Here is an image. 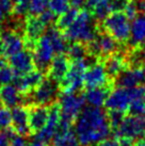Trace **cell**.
Segmentation results:
<instances>
[{"label":"cell","instance_id":"cell-11","mask_svg":"<svg viewBox=\"0 0 145 146\" xmlns=\"http://www.w3.org/2000/svg\"><path fill=\"white\" fill-rule=\"evenodd\" d=\"M113 83L106 73L105 66L101 60L96 61L94 64L90 65L83 75V86L85 89L97 88Z\"/></svg>","mask_w":145,"mask_h":146},{"label":"cell","instance_id":"cell-48","mask_svg":"<svg viewBox=\"0 0 145 146\" xmlns=\"http://www.w3.org/2000/svg\"><path fill=\"white\" fill-rule=\"evenodd\" d=\"M53 146H57V145H55V144H53Z\"/></svg>","mask_w":145,"mask_h":146},{"label":"cell","instance_id":"cell-21","mask_svg":"<svg viewBox=\"0 0 145 146\" xmlns=\"http://www.w3.org/2000/svg\"><path fill=\"white\" fill-rule=\"evenodd\" d=\"M113 90V83L104 85V86H97V88H90L85 89L83 93V97L85 102H88L89 106L100 108L105 106L106 100L108 98L109 94Z\"/></svg>","mask_w":145,"mask_h":146},{"label":"cell","instance_id":"cell-13","mask_svg":"<svg viewBox=\"0 0 145 146\" xmlns=\"http://www.w3.org/2000/svg\"><path fill=\"white\" fill-rule=\"evenodd\" d=\"M29 109V128L31 134H37L47 124L50 113V106L30 104Z\"/></svg>","mask_w":145,"mask_h":146},{"label":"cell","instance_id":"cell-2","mask_svg":"<svg viewBox=\"0 0 145 146\" xmlns=\"http://www.w3.org/2000/svg\"><path fill=\"white\" fill-rule=\"evenodd\" d=\"M94 16L89 9H81L76 19L69 28L62 31L65 38L71 42H81L88 44L93 41L100 31L99 25H94Z\"/></svg>","mask_w":145,"mask_h":146},{"label":"cell","instance_id":"cell-28","mask_svg":"<svg viewBox=\"0 0 145 146\" xmlns=\"http://www.w3.org/2000/svg\"><path fill=\"white\" fill-rule=\"evenodd\" d=\"M48 7L57 16H60L71 8L69 0H48Z\"/></svg>","mask_w":145,"mask_h":146},{"label":"cell","instance_id":"cell-18","mask_svg":"<svg viewBox=\"0 0 145 146\" xmlns=\"http://www.w3.org/2000/svg\"><path fill=\"white\" fill-rule=\"evenodd\" d=\"M104 66H105L106 73L108 77L114 81V79L117 78L125 69L129 67V62L127 58L118 52H115L105 58L102 60Z\"/></svg>","mask_w":145,"mask_h":146},{"label":"cell","instance_id":"cell-39","mask_svg":"<svg viewBox=\"0 0 145 146\" xmlns=\"http://www.w3.org/2000/svg\"><path fill=\"white\" fill-rule=\"evenodd\" d=\"M28 143L26 142V140L24 139V137H20V135H15L13 137L10 143V146H27Z\"/></svg>","mask_w":145,"mask_h":146},{"label":"cell","instance_id":"cell-10","mask_svg":"<svg viewBox=\"0 0 145 146\" xmlns=\"http://www.w3.org/2000/svg\"><path fill=\"white\" fill-rule=\"evenodd\" d=\"M59 83L48 77L45 78L43 82L33 92L30 93L32 98V104L50 106L51 104L56 102L57 97L59 96Z\"/></svg>","mask_w":145,"mask_h":146},{"label":"cell","instance_id":"cell-45","mask_svg":"<svg viewBox=\"0 0 145 146\" xmlns=\"http://www.w3.org/2000/svg\"><path fill=\"white\" fill-rule=\"evenodd\" d=\"M7 65H8V61H7L5 57H4V56L0 57V69L3 68L4 66H7Z\"/></svg>","mask_w":145,"mask_h":146},{"label":"cell","instance_id":"cell-27","mask_svg":"<svg viewBox=\"0 0 145 146\" xmlns=\"http://www.w3.org/2000/svg\"><path fill=\"white\" fill-rule=\"evenodd\" d=\"M30 13V0H13L12 15L18 17H26Z\"/></svg>","mask_w":145,"mask_h":146},{"label":"cell","instance_id":"cell-40","mask_svg":"<svg viewBox=\"0 0 145 146\" xmlns=\"http://www.w3.org/2000/svg\"><path fill=\"white\" fill-rule=\"evenodd\" d=\"M69 3H71L72 8L81 10L86 4V0H69Z\"/></svg>","mask_w":145,"mask_h":146},{"label":"cell","instance_id":"cell-47","mask_svg":"<svg viewBox=\"0 0 145 146\" xmlns=\"http://www.w3.org/2000/svg\"><path fill=\"white\" fill-rule=\"evenodd\" d=\"M4 14H5V13L3 12V10L0 8V21L3 19V15H4Z\"/></svg>","mask_w":145,"mask_h":146},{"label":"cell","instance_id":"cell-26","mask_svg":"<svg viewBox=\"0 0 145 146\" xmlns=\"http://www.w3.org/2000/svg\"><path fill=\"white\" fill-rule=\"evenodd\" d=\"M80 10H78V9H75V8H71L64 12L62 15L60 16H58L56 21V27L59 30L61 31H64L66 28H69V26L74 23V21L76 19L77 15H78V13H79Z\"/></svg>","mask_w":145,"mask_h":146},{"label":"cell","instance_id":"cell-41","mask_svg":"<svg viewBox=\"0 0 145 146\" xmlns=\"http://www.w3.org/2000/svg\"><path fill=\"white\" fill-rule=\"evenodd\" d=\"M138 11L141 14H145V0H134Z\"/></svg>","mask_w":145,"mask_h":146},{"label":"cell","instance_id":"cell-15","mask_svg":"<svg viewBox=\"0 0 145 146\" xmlns=\"http://www.w3.org/2000/svg\"><path fill=\"white\" fill-rule=\"evenodd\" d=\"M61 121L60 108L58 102H53L50 105V113L47 124L37 134H35V139L42 141L43 143L47 144L50 141H53V138L58 131V127Z\"/></svg>","mask_w":145,"mask_h":146},{"label":"cell","instance_id":"cell-50","mask_svg":"<svg viewBox=\"0 0 145 146\" xmlns=\"http://www.w3.org/2000/svg\"><path fill=\"white\" fill-rule=\"evenodd\" d=\"M0 131H1V130H0Z\"/></svg>","mask_w":145,"mask_h":146},{"label":"cell","instance_id":"cell-29","mask_svg":"<svg viewBox=\"0 0 145 146\" xmlns=\"http://www.w3.org/2000/svg\"><path fill=\"white\" fill-rule=\"evenodd\" d=\"M131 115H145V95L133 99L128 109V113Z\"/></svg>","mask_w":145,"mask_h":146},{"label":"cell","instance_id":"cell-23","mask_svg":"<svg viewBox=\"0 0 145 146\" xmlns=\"http://www.w3.org/2000/svg\"><path fill=\"white\" fill-rule=\"evenodd\" d=\"M23 96L24 95L12 83L3 85L0 89V104L2 107H5L9 109H13L19 106Z\"/></svg>","mask_w":145,"mask_h":146},{"label":"cell","instance_id":"cell-30","mask_svg":"<svg viewBox=\"0 0 145 146\" xmlns=\"http://www.w3.org/2000/svg\"><path fill=\"white\" fill-rule=\"evenodd\" d=\"M107 114H108L109 124H110L113 131L116 130L120 127L122 122L124 121L125 116L127 115V113L122 112V111H108Z\"/></svg>","mask_w":145,"mask_h":146},{"label":"cell","instance_id":"cell-16","mask_svg":"<svg viewBox=\"0 0 145 146\" xmlns=\"http://www.w3.org/2000/svg\"><path fill=\"white\" fill-rule=\"evenodd\" d=\"M44 79V73L34 68L26 75L15 76L13 83L23 95H29L43 82Z\"/></svg>","mask_w":145,"mask_h":146},{"label":"cell","instance_id":"cell-44","mask_svg":"<svg viewBox=\"0 0 145 146\" xmlns=\"http://www.w3.org/2000/svg\"><path fill=\"white\" fill-rule=\"evenodd\" d=\"M132 146H145V138L136 140V142H133Z\"/></svg>","mask_w":145,"mask_h":146},{"label":"cell","instance_id":"cell-22","mask_svg":"<svg viewBox=\"0 0 145 146\" xmlns=\"http://www.w3.org/2000/svg\"><path fill=\"white\" fill-rule=\"evenodd\" d=\"M128 43L132 49L140 48L145 43V14L139 13L132 21Z\"/></svg>","mask_w":145,"mask_h":146},{"label":"cell","instance_id":"cell-7","mask_svg":"<svg viewBox=\"0 0 145 146\" xmlns=\"http://www.w3.org/2000/svg\"><path fill=\"white\" fill-rule=\"evenodd\" d=\"M116 139L138 140L145 138V115L127 114L120 127L114 130Z\"/></svg>","mask_w":145,"mask_h":146},{"label":"cell","instance_id":"cell-33","mask_svg":"<svg viewBox=\"0 0 145 146\" xmlns=\"http://www.w3.org/2000/svg\"><path fill=\"white\" fill-rule=\"evenodd\" d=\"M16 134L14 133L11 128H7V129L0 131V146H10L11 140L13 137H15Z\"/></svg>","mask_w":145,"mask_h":146},{"label":"cell","instance_id":"cell-20","mask_svg":"<svg viewBox=\"0 0 145 146\" xmlns=\"http://www.w3.org/2000/svg\"><path fill=\"white\" fill-rule=\"evenodd\" d=\"M4 45V57H12L25 47L24 37L14 30H5L0 33Z\"/></svg>","mask_w":145,"mask_h":146},{"label":"cell","instance_id":"cell-49","mask_svg":"<svg viewBox=\"0 0 145 146\" xmlns=\"http://www.w3.org/2000/svg\"><path fill=\"white\" fill-rule=\"evenodd\" d=\"M0 106H1V104H0ZM0 108H1V107H0Z\"/></svg>","mask_w":145,"mask_h":146},{"label":"cell","instance_id":"cell-14","mask_svg":"<svg viewBox=\"0 0 145 146\" xmlns=\"http://www.w3.org/2000/svg\"><path fill=\"white\" fill-rule=\"evenodd\" d=\"M9 65L11 66L15 76H23L35 68L33 52L29 49H23L19 52L10 57Z\"/></svg>","mask_w":145,"mask_h":146},{"label":"cell","instance_id":"cell-43","mask_svg":"<svg viewBox=\"0 0 145 146\" xmlns=\"http://www.w3.org/2000/svg\"><path fill=\"white\" fill-rule=\"evenodd\" d=\"M27 146H46V144H45V143H43L42 141H40V140L35 139L34 141L28 143V144H27Z\"/></svg>","mask_w":145,"mask_h":146},{"label":"cell","instance_id":"cell-5","mask_svg":"<svg viewBox=\"0 0 145 146\" xmlns=\"http://www.w3.org/2000/svg\"><path fill=\"white\" fill-rule=\"evenodd\" d=\"M90 66L86 59L71 61L69 73L59 83L62 93H76L83 86V75Z\"/></svg>","mask_w":145,"mask_h":146},{"label":"cell","instance_id":"cell-31","mask_svg":"<svg viewBox=\"0 0 145 146\" xmlns=\"http://www.w3.org/2000/svg\"><path fill=\"white\" fill-rule=\"evenodd\" d=\"M14 79H15V74L10 65H7L3 68L0 69V89L3 85L12 83Z\"/></svg>","mask_w":145,"mask_h":146},{"label":"cell","instance_id":"cell-17","mask_svg":"<svg viewBox=\"0 0 145 146\" xmlns=\"http://www.w3.org/2000/svg\"><path fill=\"white\" fill-rule=\"evenodd\" d=\"M12 119L10 128L14 131V133L20 137L31 135L29 128V109L28 107L17 106L11 110Z\"/></svg>","mask_w":145,"mask_h":146},{"label":"cell","instance_id":"cell-36","mask_svg":"<svg viewBox=\"0 0 145 146\" xmlns=\"http://www.w3.org/2000/svg\"><path fill=\"white\" fill-rule=\"evenodd\" d=\"M130 1L131 0H112L111 3H110L111 11L112 12H118V11L123 12Z\"/></svg>","mask_w":145,"mask_h":146},{"label":"cell","instance_id":"cell-8","mask_svg":"<svg viewBox=\"0 0 145 146\" xmlns=\"http://www.w3.org/2000/svg\"><path fill=\"white\" fill-rule=\"evenodd\" d=\"M32 52L35 68L41 70V72H43L44 74H46L47 70H48L49 65H50L53 59L56 56L53 44H51L49 37L46 34H44L37 41Z\"/></svg>","mask_w":145,"mask_h":146},{"label":"cell","instance_id":"cell-3","mask_svg":"<svg viewBox=\"0 0 145 146\" xmlns=\"http://www.w3.org/2000/svg\"><path fill=\"white\" fill-rule=\"evenodd\" d=\"M100 31L108 33L120 44H125L130 38V19L122 11L111 12L101 21Z\"/></svg>","mask_w":145,"mask_h":146},{"label":"cell","instance_id":"cell-34","mask_svg":"<svg viewBox=\"0 0 145 146\" xmlns=\"http://www.w3.org/2000/svg\"><path fill=\"white\" fill-rule=\"evenodd\" d=\"M39 17L41 18V21H43L46 26H48V25H51L53 23L57 21V15L55 13L50 10V9H47V10H45L44 12L42 13L41 15H39Z\"/></svg>","mask_w":145,"mask_h":146},{"label":"cell","instance_id":"cell-12","mask_svg":"<svg viewBox=\"0 0 145 146\" xmlns=\"http://www.w3.org/2000/svg\"><path fill=\"white\" fill-rule=\"evenodd\" d=\"M117 86L132 89L145 84V64L139 66H129L117 78L114 79Z\"/></svg>","mask_w":145,"mask_h":146},{"label":"cell","instance_id":"cell-32","mask_svg":"<svg viewBox=\"0 0 145 146\" xmlns=\"http://www.w3.org/2000/svg\"><path fill=\"white\" fill-rule=\"evenodd\" d=\"M11 119H12L11 110L9 108H5V107H1L0 108V130L10 128Z\"/></svg>","mask_w":145,"mask_h":146},{"label":"cell","instance_id":"cell-25","mask_svg":"<svg viewBox=\"0 0 145 146\" xmlns=\"http://www.w3.org/2000/svg\"><path fill=\"white\" fill-rule=\"evenodd\" d=\"M66 56L69 57L71 61H77V60H83L86 59L89 56L86 44L81 42H72V44L67 47Z\"/></svg>","mask_w":145,"mask_h":146},{"label":"cell","instance_id":"cell-9","mask_svg":"<svg viewBox=\"0 0 145 146\" xmlns=\"http://www.w3.org/2000/svg\"><path fill=\"white\" fill-rule=\"evenodd\" d=\"M46 25L41 21V18L35 15L29 14L25 17V29H24V42L25 47L33 51L37 41L44 35L46 31Z\"/></svg>","mask_w":145,"mask_h":146},{"label":"cell","instance_id":"cell-35","mask_svg":"<svg viewBox=\"0 0 145 146\" xmlns=\"http://www.w3.org/2000/svg\"><path fill=\"white\" fill-rule=\"evenodd\" d=\"M123 12L126 14V16L128 17L130 21H133L136 17L139 15V11H138V8L136 5V2L134 0H131L130 2L128 3V5L125 8V10Z\"/></svg>","mask_w":145,"mask_h":146},{"label":"cell","instance_id":"cell-1","mask_svg":"<svg viewBox=\"0 0 145 146\" xmlns=\"http://www.w3.org/2000/svg\"><path fill=\"white\" fill-rule=\"evenodd\" d=\"M108 114L100 108L88 106L75 121V134L82 146L97 145L111 132Z\"/></svg>","mask_w":145,"mask_h":146},{"label":"cell","instance_id":"cell-19","mask_svg":"<svg viewBox=\"0 0 145 146\" xmlns=\"http://www.w3.org/2000/svg\"><path fill=\"white\" fill-rule=\"evenodd\" d=\"M69 66H71V60L66 54L64 53L56 54L49 65L46 75L48 78L60 83L64 79L66 74L69 73Z\"/></svg>","mask_w":145,"mask_h":146},{"label":"cell","instance_id":"cell-4","mask_svg":"<svg viewBox=\"0 0 145 146\" xmlns=\"http://www.w3.org/2000/svg\"><path fill=\"white\" fill-rule=\"evenodd\" d=\"M145 95V86L139 85L132 89L117 86L111 91L106 100V108L108 111H122L128 113V109L133 99Z\"/></svg>","mask_w":145,"mask_h":146},{"label":"cell","instance_id":"cell-46","mask_svg":"<svg viewBox=\"0 0 145 146\" xmlns=\"http://www.w3.org/2000/svg\"><path fill=\"white\" fill-rule=\"evenodd\" d=\"M4 56V45H3V41L0 36V57Z\"/></svg>","mask_w":145,"mask_h":146},{"label":"cell","instance_id":"cell-37","mask_svg":"<svg viewBox=\"0 0 145 146\" xmlns=\"http://www.w3.org/2000/svg\"><path fill=\"white\" fill-rule=\"evenodd\" d=\"M96 146H122L120 140L116 138H113V139H105L104 141H101L97 144Z\"/></svg>","mask_w":145,"mask_h":146},{"label":"cell","instance_id":"cell-38","mask_svg":"<svg viewBox=\"0 0 145 146\" xmlns=\"http://www.w3.org/2000/svg\"><path fill=\"white\" fill-rule=\"evenodd\" d=\"M0 8L5 14H11L13 8V0H0Z\"/></svg>","mask_w":145,"mask_h":146},{"label":"cell","instance_id":"cell-42","mask_svg":"<svg viewBox=\"0 0 145 146\" xmlns=\"http://www.w3.org/2000/svg\"><path fill=\"white\" fill-rule=\"evenodd\" d=\"M99 1H100V0H86V5H88V8H89L90 11H92L93 9H94V7H95Z\"/></svg>","mask_w":145,"mask_h":146},{"label":"cell","instance_id":"cell-24","mask_svg":"<svg viewBox=\"0 0 145 146\" xmlns=\"http://www.w3.org/2000/svg\"><path fill=\"white\" fill-rule=\"evenodd\" d=\"M46 35L49 37V40L53 44V47L55 49L56 54H62L66 52L69 45L66 44V38H65L63 32L59 30L57 27H51L46 31Z\"/></svg>","mask_w":145,"mask_h":146},{"label":"cell","instance_id":"cell-6","mask_svg":"<svg viewBox=\"0 0 145 146\" xmlns=\"http://www.w3.org/2000/svg\"><path fill=\"white\" fill-rule=\"evenodd\" d=\"M58 104L61 119L72 125L84 108L85 99L83 95H78L77 93H63L59 98Z\"/></svg>","mask_w":145,"mask_h":146}]
</instances>
